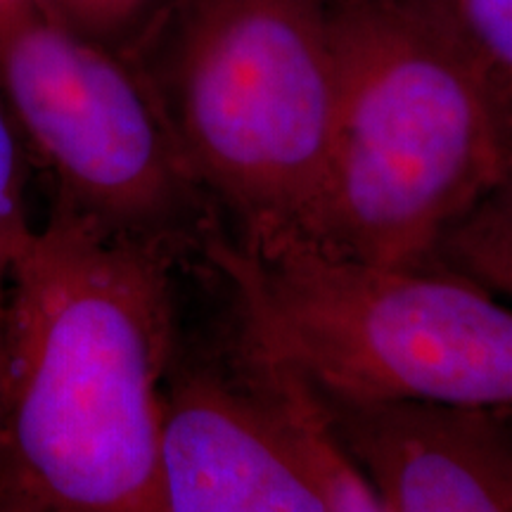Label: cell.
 Returning a JSON list of instances; mask_svg holds the SVG:
<instances>
[{
  "label": "cell",
  "mask_w": 512,
  "mask_h": 512,
  "mask_svg": "<svg viewBox=\"0 0 512 512\" xmlns=\"http://www.w3.org/2000/svg\"><path fill=\"white\" fill-rule=\"evenodd\" d=\"M0 512H34V510L19 508V505H12V503H5V501H0Z\"/></svg>",
  "instance_id": "4fadbf2b"
},
{
  "label": "cell",
  "mask_w": 512,
  "mask_h": 512,
  "mask_svg": "<svg viewBox=\"0 0 512 512\" xmlns=\"http://www.w3.org/2000/svg\"><path fill=\"white\" fill-rule=\"evenodd\" d=\"M247 377L271 403L311 467L328 512H392L354 453L344 446L328 411L302 380L268 363L242 358Z\"/></svg>",
  "instance_id": "ba28073f"
},
{
  "label": "cell",
  "mask_w": 512,
  "mask_h": 512,
  "mask_svg": "<svg viewBox=\"0 0 512 512\" xmlns=\"http://www.w3.org/2000/svg\"><path fill=\"white\" fill-rule=\"evenodd\" d=\"M29 166L27 147L0 98V368L12 278L36 233L29 214Z\"/></svg>",
  "instance_id": "30bf717a"
},
{
  "label": "cell",
  "mask_w": 512,
  "mask_h": 512,
  "mask_svg": "<svg viewBox=\"0 0 512 512\" xmlns=\"http://www.w3.org/2000/svg\"><path fill=\"white\" fill-rule=\"evenodd\" d=\"M0 98L53 207L178 254L200 247L211 202L138 64L50 0H0Z\"/></svg>",
  "instance_id": "5b68a950"
},
{
  "label": "cell",
  "mask_w": 512,
  "mask_h": 512,
  "mask_svg": "<svg viewBox=\"0 0 512 512\" xmlns=\"http://www.w3.org/2000/svg\"><path fill=\"white\" fill-rule=\"evenodd\" d=\"M337 117L306 238L382 266H439L501 178L512 88L418 0H337Z\"/></svg>",
  "instance_id": "3957f363"
},
{
  "label": "cell",
  "mask_w": 512,
  "mask_h": 512,
  "mask_svg": "<svg viewBox=\"0 0 512 512\" xmlns=\"http://www.w3.org/2000/svg\"><path fill=\"white\" fill-rule=\"evenodd\" d=\"M512 88V0H418Z\"/></svg>",
  "instance_id": "8fae6325"
},
{
  "label": "cell",
  "mask_w": 512,
  "mask_h": 512,
  "mask_svg": "<svg viewBox=\"0 0 512 512\" xmlns=\"http://www.w3.org/2000/svg\"><path fill=\"white\" fill-rule=\"evenodd\" d=\"M437 264L512 299V147L498 183L441 242Z\"/></svg>",
  "instance_id": "9c48e42d"
},
{
  "label": "cell",
  "mask_w": 512,
  "mask_h": 512,
  "mask_svg": "<svg viewBox=\"0 0 512 512\" xmlns=\"http://www.w3.org/2000/svg\"><path fill=\"white\" fill-rule=\"evenodd\" d=\"M200 252L228 287L242 358L328 403L512 413V304L444 266H382L299 233L221 235Z\"/></svg>",
  "instance_id": "7a4b0ae2"
},
{
  "label": "cell",
  "mask_w": 512,
  "mask_h": 512,
  "mask_svg": "<svg viewBox=\"0 0 512 512\" xmlns=\"http://www.w3.org/2000/svg\"><path fill=\"white\" fill-rule=\"evenodd\" d=\"M335 3L169 0L126 50L235 233H313L337 117Z\"/></svg>",
  "instance_id": "277c9868"
},
{
  "label": "cell",
  "mask_w": 512,
  "mask_h": 512,
  "mask_svg": "<svg viewBox=\"0 0 512 512\" xmlns=\"http://www.w3.org/2000/svg\"><path fill=\"white\" fill-rule=\"evenodd\" d=\"M320 403L392 512H512V413Z\"/></svg>",
  "instance_id": "52a82bcc"
},
{
  "label": "cell",
  "mask_w": 512,
  "mask_h": 512,
  "mask_svg": "<svg viewBox=\"0 0 512 512\" xmlns=\"http://www.w3.org/2000/svg\"><path fill=\"white\" fill-rule=\"evenodd\" d=\"M50 3L86 34L126 53L169 0H50Z\"/></svg>",
  "instance_id": "7c38bea8"
},
{
  "label": "cell",
  "mask_w": 512,
  "mask_h": 512,
  "mask_svg": "<svg viewBox=\"0 0 512 512\" xmlns=\"http://www.w3.org/2000/svg\"><path fill=\"white\" fill-rule=\"evenodd\" d=\"M174 254L53 207L12 278L0 368V501L164 512Z\"/></svg>",
  "instance_id": "6da1fadb"
},
{
  "label": "cell",
  "mask_w": 512,
  "mask_h": 512,
  "mask_svg": "<svg viewBox=\"0 0 512 512\" xmlns=\"http://www.w3.org/2000/svg\"><path fill=\"white\" fill-rule=\"evenodd\" d=\"M164 512H328L311 467L252 380L174 373L162 432Z\"/></svg>",
  "instance_id": "8992f818"
}]
</instances>
